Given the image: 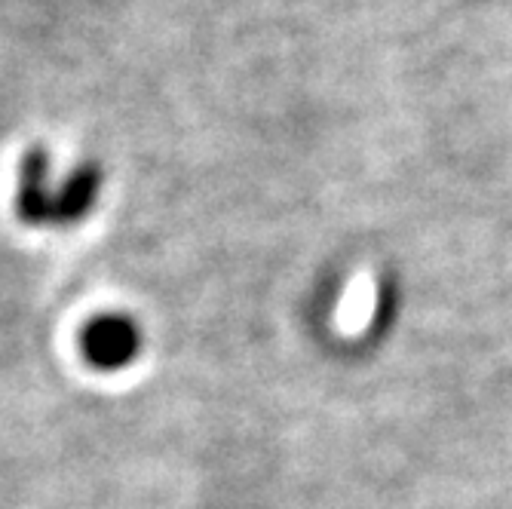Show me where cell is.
Segmentation results:
<instances>
[{"instance_id": "1", "label": "cell", "mask_w": 512, "mask_h": 509, "mask_svg": "<svg viewBox=\"0 0 512 509\" xmlns=\"http://www.w3.org/2000/svg\"><path fill=\"white\" fill-rule=\"evenodd\" d=\"M142 344V329L135 326V319L123 313H105L92 319L80 335L86 362L99 368V372H120V368L132 365L142 353Z\"/></svg>"}, {"instance_id": "2", "label": "cell", "mask_w": 512, "mask_h": 509, "mask_svg": "<svg viewBox=\"0 0 512 509\" xmlns=\"http://www.w3.org/2000/svg\"><path fill=\"white\" fill-rule=\"evenodd\" d=\"M59 181L53 178L50 151L34 148L22 157L16 172V215L28 227H56Z\"/></svg>"}, {"instance_id": "3", "label": "cell", "mask_w": 512, "mask_h": 509, "mask_svg": "<svg viewBox=\"0 0 512 509\" xmlns=\"http://www.w3.org/2000/svg\"><path fill=\"white\" fill-rule=\"evenodd\" d=\"M105 191V172L99 163H80L59 181V197H56V227L80 224L86 215L96 212Z\"/></svg>"}, {"instance_id": "4", "label": "cell", "mask_w": 512, "mask_h": 509, "mask_svg": "<svg viewBox=\"0 0 512 509\" xmlns=\"http://www.w3.org/2000/svg\"><path fill=\"white\" fill-rule=\"evenodd\" d=\"M396 307H399V286L390 276V280L381 283V292H378V310H375V332H384L390 329V322L396 316Z\"/></svg>"}]
</instances>
